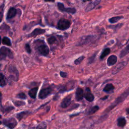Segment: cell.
<instances>
[{"label": "cell", "instance_id": "6da1fadb", "mask_svg": "<svg viewBox=\"0 0 129 129\" xmlns=\"http://www.w3.org/2000/svg\"><path fill=\"white\" fill-rule=\"evenodd\" d=\"M129 96V87L126 89L123 93H122L119 96H118L116 100L110 105H109L105 110V112H109L114 107H115L119 103L122 102L128 96Z\"/></svg>", "mask_w": 129, "mask_h": 129}, {"label": "cell", "instance_id": "7a4b0ae2", "mask_svg": "<svg viewBox=\"0 0 129 129\" xmlns=\"http://www.w3.org/2000/svg\"><path fill=\"white\" fill-rule=\"evenodd\" d=\"M96 39V36L95 35H88L83 36L81 37L78 40V44L77 45L81 46L84 45L88 44L94 41Z\"/></svg>", "mask_w": 129, "mask_h": 129}, {"label": "cell", "instance_id": "3957f363", "mask_svg": "<svg viewBox=\"0 0 129 129\" xmlns=\"http://www.w3.org/2000/svg\"><path fill=\"white\" fill-rule=\"evenodd\" d=\"M71 26V22L69 20L62 18L60 19L58 22L57 28L61 30H65L68 29Z\"/></svg>", "mask_w": 129, "mask_h": 129}, {"label": "cell", "instance_id": "277c9868", "mask_svg": "<svg viewBox=\"0 0 129 129\" xmlns=\"http://www.w3.org/2000/svg\"><path fill=\"white\" fill-rule=\"evenodd\" d=\"M52 92V89L51 87H48L47 88H43L40 90L39 92L38 97L39 99H43L46 98L48 96H49L50 94H51Z\"/></svg>", "mask_w": 129, "mask_h": 129}, {"label": "cell", "instance_id": "5b68a950", "mask_svg": "<svg viewBox=\"0 0 129 129\" xmlns=\"http://www.w3.org/2000/svg\"><path fill=\"white\" fill-rule=\"evenodd\" d=\"M3 122L4 125L10 129H13L17 125V122L14 118L4 119L3 121Z\"/></svg>", "mask_w": 129, "mask_h": 129}, {"label": "cell", "instance_id": "8992f818", "mask_svg": "<svg viewBox=\"0 0 129 129\" xmlns=\"http://www.w3.org/2000/svg\"><path fill=\"white\" fill-rule=\"evenodd\" d=\"M0 55L3 57L6 56H8L11 58L13 57V54L11 49L5 46H2L0 48Z\"/></svg>", "mask_w": 129, "mask_h": 129}, {"label": "cell", "instance_id": "52a82bcc", "mask_svg": "<svg viewBox=\"0 0 129 129\" xmlns=\"http://www.w3.org/2000/svg\"><path fill=\"white\" fill-rule=\"evenodd\" d=\"M37 50L40 54L43 56H47L49 52V49L48 46L44 44L39 45L37 47Z\"/></svg>", "mask_w": 129, "mask_h": 129}, {"label": "cell", "instance_id": "ba28073f", "mask_svg": "<svg viewBox=\"0 0 129 129\" xmlns=\"http://www.w3.org/2000/svg\"><path fill=\"white\" fill-rule=\"evenodd\" d=\"M72 94H70L67 96L65 97L60 103L61 107H62V108H66L68 107L71 104V102L72 101Z\"/></svg>", "mask_w": 129, "mask_h": 129}, {"label": "cell", "instance_id": "9c48e42d", "mask_svg": "<svg viewBox=\"0 0 129 129\" xmlns=\"http://www.w3.org/2000/svg\"><path fill=\"white\" fill-rule=\"evenodd\" d=\"M75 84H76V83H75L74 81L73 82H68L66 85L62 86V87H60V88L59 90V92L63 93V92L67 91V90H72L74 88Z\"/></svg>", "mask_w": 129, "mask_h": 129}, {"label": "cell", "instance_id": "30bf717a", "mask_svg": "<svg viewBox=\"0 0 129 129\" xmlns=\"http://www.w3.org/2000/svg\"><path fill=\"white\" fill-rule=\"evenodd\" d=\"M9 71L11 74L10 76L12 78V79L15 81H17L19 78V73L17 69L14 67L11 66L9 69Z\"/></svg>", "mask_w": 129, "mask_h": 129}, {"label": "cell", "instance_id": "8fae6325", "mask_svg": "<svg viewBox=\"0 0 129 129\" xmlns=\"http://www.w3.org/2000/svg\"><path fill=\"white\" fill-rule=\"evenodd\" d=\"M84 97L86 99L87 101L88 102H92L94 99V96L93 94L92 93L91 90L89 88L87 87L85 89V91L84 92Z\"/></svg>", "mask_w": 129, "mask_h": 129}, {"label": "cell", "instance_id": "7c38bea8", "mask_svg": "<svg viewBox=\"0 0 129 129\" xmlns=\"http://www.w3.org/2000/svg\"><path fill=\"white\" fill-rule=\"evenodd\" d=\"M84 96V92L83 89L78 87L75 92V98L76 100L78 101H80L82 100Z\"/></svg>", "mask_w": 129, "mask_h": 129}, {"label": "cell", "instance_id": "4fadbf2b", "mask_svg": "<svg viewBox=\"0 0 129 129\" xmlns=\"http://www.w3.org/2000/svg\"><path fill=\"white\" fill-rule=\"evenodd\" d=\"M126 64V63L124 61L121 62V63L117 64L115 67H114L112 71V74L115 75L117 74L119 71H120L121 70H122Z\"/></svg>", "mask_w": 129, "mask_h": 129}, {"label": "cell", "instance_id": "5bb4252c", "mask_svg": "<svg viewBox=\"0 0 129 129\" xmlns=\"http://www.w3.org/2000/svg\"><path fill=\"white\" fill-rule=\"evenodd\" d=\"M117 57L115 55H111L107 59V64L108 67L112 66L117 62Z\"/></svg>", "mask_w": 129, "mask_h": 129}, {"label": "cell", "instance_id": "9a60e30c", "mask_svg": "<svg viewBox=\"0 0 129 129\" xmlns=\"http://www.w3.org/2000/svg\"><path fill=\"white\" fill-rule=\"evenodd\" d=\"M101 0H95L90 3H89L86 7L85 9V11L86 12H89L92 9H93L100 2Z\"/></svg>", "mask_w": 129, "mask_h": 129}, {"label": "cell", "instance_id": "2e32d148", "mask_svg": "<svg viewBox=\"0 0 129 129\" xmlns=\"http://www.w3.org/2000/svg\"><path fill=\"white\" fill-rule=\"evenodd\" d=\"M45 32V30L44 29H42L40 28H36L34 29L32 31V32L31 34H30L28 36L29 37H35L37 35L44 34Z\"/></svg>", "mask_w": 129, "mask_h": 129}, {"label": "cell", "instance_id": "e0dca14e", "mask_svg": "<svg viewBox=\"0 0 129 129\" xmlns=\"http://www.w3.org/2000/svg\"><path fill=\"white\" fill-rule=\"evenodd\" d=\"M16 13H17L16 9L13 7H11L8 12L7 15V19H10L14 18L16 15Z\"/></svg>", "mask_w": 129, "mask_h": 129}, {"label": "cell", "instance_id": "ac0fdd59", "mask_svg": "<svg viewBox=\"0 0 129 129\" xmlns=\"http://www.w3.org/2000/svg\"><path fill=\"white\" fill-rule=\"evenodd\" d=\"M115 87L113 85V84L111 83L107 84L105 85V86L104 87L103 91L106 93H110L113 92V90H114Z\"/></svg>", "mask_w": 129, "mask_h": 129}, {"label": "cell", "instance_id": "d6986e66", "mask_svg": "<svg viewBox=\"0 0 129 129\" xmlns=\"http://www.w3.org/2000/svg\"><path fill=\"white\" fill-rule=\"evenodd\" d=\"M126 123V119L124 117H120L117 120V125L120 127H123Z\"/></svg>", "mask_w": 129, "mask_h": 129}, {"label": "cell", "instance_id": "ffe728a7", "mask_svg": "<svg viewBox=\"0 0 129 129\" xmlns=\"http://www.w3.org/2000/svg\"><path fill=\"white\" fill-rule=\"evenodd\" d=\"M128 53H129V44L121 51L119 54V57L122 58L126 55Z\"/></svg>", "mask_w": 129, "mask_h": 129}, {"label": "cell", "instance_id": "44dd1931", "mask_svg": "<svg viewBox=\"0 0 129 129\" xmlns=\"http://www.w3.org/2000/svg\"><path fill=\"white\" fill-rule=\"evenodd\" d=\"M38 89V87H35L31 89L28 92V94L30 96V97H31L32 98L35 99L36 96V94H37Z\"/></svg>", "mask_w": 129, "mask_h": 129}, {"label": "cell", "instance_id": "7402d4cb", "mask_svg": "<svg viewBox=\"0 0 129 129\" xmlns=\"http://www.w3.org/2000/svg\"><path fill=\"white\" fill-rule=\"evenodd\" d=\"M8 81L6 77L2 73H0V86L4 87L7 84Z\"/></svg>", "mask_w": 129, "mask_h": 129}, {"label": "cell", "instance_id": "603a6c76", "mask_svg": "<svg viewBox=\"0 0 129 129\" xmlns=\"http://www.w3.org/2000/svg\"><path fill=\"white\" fill-rule=\"evenodd\" d=\"M99 109V107L97 105L94 106L92 107H91L88 111L87 114V115H92L95 112H96Z\"/></svg>", "mask_w": 129, "mask_h": 129}, {"label": "cell", "instance_id": "cb8c5ba5", "mask_svg": "<svg viewBox=\"0 0 129 129\" xmlns=\"http://www.w3.org/2000/svg\"><path fill=\"white\" fill-rule=\"evenodd\" d=\"M30 113H31L27 111H22V112H21L17 114V117L20 120L22 119L23 117H25L27 116V115H28Z\"/></svg>", "mask_w": 129, "mask_h": 129}, {"label": "cell", "instance_id": "d4e9b609", "mask_svg": "<svg viewBox=\"0 0 129 129\" xmlns=\"http://www.w3.org/2000/svg\"><path fill=\"white\" fill-rule=\"evenodd\" d=\"M110 52V49L109 48H105L102 52L100 58V59H103L105 56H106L107 55H108Z\"/></svg>", "mask_w": 129, "mask_h": 129}, {"label": "cell", "instance_id": "484cf974", "mask_svg": "<svg viewBox=\"0 0 129 129\" xmlns=\"http://www.w3.org/2000/svg\"><path fill=\"white\" fill-rule=\"evenodd\" d=\"M122 18H123V17L122 16H116V17H111V18H109L108 20H109V22L110 23L113 24V23H115L118 22L119 20H121Z\"/></svg>", "mask_w": 129, "mask_h": 129}, {"label": "cell", "instance_id": "4316f807", "mask_svg": "<svg viewBox=\"0 0 129 129\" xmlns=\"http://www.w3.org/2000/svg\"><path fill=\"white\" fill-rule=\"evenodd\" d=\"M2 43H3V44L5 45H7L8 46H11V42L10 39L7 37H5L3 38V40H2Z\"/></svg>", "mask_w": 129, "mask_h": 129}, {"label": "cell", "instance_id": "83f0119b", "mask_svg": "<svg viewBox=\"0 0 129 129\" xmlns=\"http://www.w3.org/2000/svg\"><path fill=\"white\" fill-rule=\"evenodd\" d=\"M85 58V56H81L80 57L77 58V59H76L75 60H74V63L76 65H78V64H80L82 61L84 60V59Z\"/></svg>", "mask_w": 129, "mask_h": 129}, {"label": "cell", "instance_id": "f1b7e54d", "mask_svg": "<svg viewBox=\"0 0 129 129\" xmlns=\"http://www.w3.org/2000/svg\"><path fill=\"white\" fill-rule=\"evenodd\" d=\"M64 12L70 14H75L76 12V10L74 8H67L65 9Z\"/></svg>", "mask_w": 129, "mask_h": 129}, {"label": "cell", "instance_id": "f546056e", "mask_svg": "<svg viewBox=\"0 0 129 129\" xmlns=\"http://www.w3.org/2000/svg\"><path fill=\"white\" fill-rule=\"evenodd\" d=\"M56 40V38L54 36H50L47 39V42L49 44H53Z\"/></svg>", "mask_w": 129, "mask_h": 129}, {"label": "cell", "instance_id": "4dcf8cb0", "mask_svg": "<svg viewBox=\"0 0 129 129\" xmlns=\"http://www.w3.org/2000/svg\"><path fill=\"white\" fill-rule=\"evenodd\" d=\"M57 8L58 10L61 12H64L66 8L64 7V5L61 3H57Z\"/></svg>", "mask_w": 129, "mask_h": 129}, {"label": "cell", "instance_id": "1f68e13d", "mask_svg": "<svg viewBox=\"0 0 129 129\" xmlns=\"http://www.w3.org/2000/svg\"><path fill=\"white\" fill-rule=\"evenodd\" d=\"M14 104L16 106H21L25 104V102L22 101H16L14 102Z\"/></svg>", "mask_w": 129, "mask_h": 129}, {"label": "cell", "instance_id": "d6a6232c", "mask_svg": "<svg viewBox=\"0 0 129 129\" xmlns=\"http://www.w3.org/2000/svg\"><path fill=\"white\" fill-rule=\"evenodd\" d=\"M36 129H46V124L45 122H42L36 127Z\"/></svg>", "mask_w": 129, "mask_h": 129}, {"label": "cell", "instance_id": "836d02e7", "mask_svg": "<svg viewBox=\"0 0 129 129\" xmlns=\"http://www.w3.org/2000/svg\"><path fill=\"white\" fill-rule=\"evenodd\" d=\"M122 24H118L117 25H113V26H108L109 28H110L111 29H114V30H116V29H119V28H120L122 26Z\"/></svg>", "mask_w": 129, "mask_h": 129}, {"label": "cell", "instance_id": "e575fe53", "mask_svg": "<svg viewBox=\"0 0 129 129\" xmlns=\"http://www.w3.org/2000/svg\"><path fill=\"white\" fill-rule=\"evenodd\" d=\"M17 97L20 98V99H25L27 98V96L24 93L22 92V93H19L18 94H17Z\"/></svg>", "mask_w": 129, "mask_h": 129}, {"label": "cell", "instance_id": "d590c367", "mask_svg": "<svg viewBox=\"0 0 129 129\" xmlns=\"http://www.w3.org/2000/svg\"><path fill=\"white\" fill-rule=\"evenodd\" d=\"M96 55V53L94 54L92 56L89 57V58L88 59V63H89V64L90 63H93L94 61Z\"/></svg>", "mask_w": 129, "mask_h": 129}, {"label": "cell", "instance_id": "8d00e7d4", "mask_svg": "<svg viewBox=\"0 0 129 129\" xmlns=\"http://www.w3.org/2000/svg\"><path fill=\"white\" fill-rule=\"evenodd\" d=\"M25 50H26V51L29 53H30L31 52V48H30V46L29 45V44L27 43L26 44L25 46Z\"/></svg>", "mask_w": 129, "mask_h": 129}, {"label": "cell", "instance_id": "74e56055", "mask_svg": "<svg viewBox=\"0 0 129 129\" xmlns=\"http://www.w3.org/2000/svg\"><path fill=\"white\" fill-rule=\"evenodd\" d=\"M59 75L61 76V77H62L63 78H66L68 76L67 73L66 72H63V71H60L59 73Z\"/></svg>", "mask_w": 129, "mask_h": 129}, {"label": "cell", "instance_id": "f35d334b", "mask_svg": "<svg viewBox=\"0 0 129 129\" xmlns=\"http://www.w3.org/2000/svg\"><path fill=\"white\" fill-rule=\"evenodd\" d=\"M2 94H1V92H0V109L1 110H2L3 107H2Z\"/></svg>", "mask_w": 129, "mask_h": 129}, {"label": "cell", "instance_id": "ab89813d", "mask_svg": "<svg viewBox=\"0 0 129 129\" xmlns=\"http://www.w3.org/2000/svg\"><path fill=\"white\" fill-rule=\"evenodd\" d=\"M3 18V14L2 13L0 12V23L2 22Z\"/></svg>", "mask_w": 129, "mask_h": 129}, {"label": "cell", "instance_id": "60d3db41", "mask_svg": "<svg viewBox=\"0 0 129 129\" xmlns=\"http://www.w3.org/2000/svg\"><path fill=\"white\" fill-rule=\"evenodd\" d=\"M108 95H106V96H104V97H102V98H101V100H106V99H107V98H108Z\"/></svg>", "mask_w": 129, "mask_h": 129}, {"label": "cell", "instance_id": "b9f144b4", "mask_svg": "<svg viewBox=\"0 0 129 129\" xmlns=\"http://www.w3.org/2000/svg\"><path fill=\"white\" fill-rule=\"evenodd\" d=\"M44 1L46 2H54L55 0H44Z\"/></svg>", "mask_w": 129, "mask_h": 129}, {"label": "cell", "instance_id": "7bdbcfd3", "mask_svg": "<svg viewBox=\"0 0 129 129\" xmlns=\"http://www.w3.org/2000/svg\"><path fill=\"white\" fill-rule=\"evenodd\" d=\"M126 113H127L128 114H129V107H128V108H127L126 109Z\"/></svg>", "mask_w": 129, "mask_h": 129}, {"label": "cell", "instance_id": "ee69618b", "mask_svg": "<svg viewBox=\"0 0 129 129\" xmlns=\"http://www.w3.org/2000/svg\"><path fill=\"white\" fill-rule=\"evenodd\" d=\"M92 0H83V2H87V1H91Z\"/></svg>", "mask_w": 129, "mask_h": 129}, {"label": "cell", "instance_id": "f6af8a7d", "mask_svg": "<svg viewBox=\"0 0 129 129\" xmlns=\"http://www.w3.org/2000/svg\"><path fill=\"white\" fill-rule=\"evenodd\" d=\"M1 41H2V39H1V37L0 36V44L1 43Z\"/></svg>", "mask_w": 129, "mask_h": 129}, {"label": "cell", "instance_id": "bcb514c9", "mask_svg": "<svg viewBox=\"0 0 129 129\" xmlns=\"http://www.w3.org/2000/svg\"><path fill=\"white\" fill-rule=\"evenodd\" d=\"M1 117H2V115L0 114V118H1Z\"/></svg>", "mask_w": 129, "mask_h": 129}, {"label": "cell", "instance_id": "7dc6e473", "mask_svg": "<svg viewBox=\"0 0 129 129\" xmlns=\"http://www.w3.org/2000/svg\"><path fill=\"white\" fill-rule=\"evenodd\" d=\"M127 9H129V6L127 7Z\"/></svg>", "mask_w": 129, "mask_h": 129}]
</instances>
